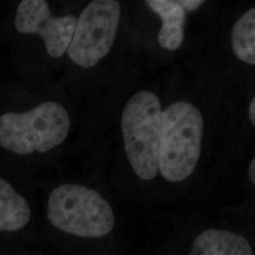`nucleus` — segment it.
Here are the masks:
<instances>
[{"instance_id": "nucleus-11", "label": "nucleus", "mask_w": 255, "mask_h": 255, "mask_svg": "<svg viewBox=\"0 0 255 255\" xmlns=\"http://www.w3.org/2000/svg\"><path fill=\"white\" fill-rule=\"evenodd\" d=\"M184 10H195L204 3L202 0H182L179 1Z\"/></svg>"}, {"instance_id": "nucleus-8", "label": "nucleus", "mask_w": 255, "mask_h": 255, "mask_svg": "<svg viewBox=\"0 0 255 255\" xmlns=\"http://www.w3.org/2000/svg\"><path fill=\"white\" fill-rule=\"evenodd\" d=\"M146 4L163 20L158 42L164 49L175 50L182 45L185 10L179 1L147 0Z\"/></svg>"}, {"instance_id": "nucleus-1", "label": "nucleus", "mask_w": 255, "mask_h": 255, "mask_svg": "<svg viewBox=\"0 0 255 255\" xmlns=\"http://www.w3.org/2000/svg\"><path fill=\"white\" fill-rule=\"evenodd\" d=\"M201 111L187 101H178L162 111L159 171L168 182L186 180L201 155L203 135Z\"/></svg>"}, {"instance_id": "nucleus-9", "label": "nucleus", "mask_w": 255, "mask_h": 255, "mask_svg": "<svg viewBox=\"0 0 255 255\" xmlns=\"http://www.w3.org/2000/svg\"><path fill=\"white\" fill-rule=\"evenodd\" d=\"M30 219V208L25 198L6 180L0 178V232H15Z\"/></svg>"}, {"instance_id": "nucleus-2", "label": "nucleus", "mask_w": 255, "mask_h": 255, "mask_svg": "<svg viewBox=\"0 0 255 255\" xmlns=\"http://www.w3.org/2000/svg\"><path fill=\"white\" fill-rule=\"evenodd\" d=\"M69 128L67 111L45 101L25 113L0 116V146L18 155L46 152L64 142Z\"/></svg>"}, {"instance_id": "nucleus-10", "label": "nucleus", "mask_w": 255, "mask_h": 255, "mask_svg": "<svg viewBox=\"0 0 255 255\" xmlns=\"http://www.w3.org/2000/svg\"><path fill=\"white\" fill-rule=\"evenodd\" d=\"M232 46L239 60L255 64V8L246 11L232 29Z\"/></svg>"}, {"instance_id": "nucleus-4", "label": "nucleus", "mask_w": 255, "mask_h": 255, "mask_svg": "<svg viewBox=\"0 0 255 255\" xmlns=\"http://www.w3.org/2000/svg\"><path fill=\"white\" fill-rule=\"evenodd\" d=\"M47 218L60 231L86 238L107 236L116 223L109 202L99 192L80 184H63L51 192Z\"/></svg>"}, {"instance_id": "nucleus-12", "label": "nucleus", "mask_w": 255, "mask_h": 255, "mask_svg": "<svg viewBox=\"0 0 255 255\" xmlns=\"http://www.w3.org/2000/svg\"><path fill=\"white\" fill-rule=\"evenodd\" d=\"M249 114H250V119L251 122L253 123V125L255 124V98H253V101L250 104V110H249Z\"/></svg>"}, {"instance_id": "nucleus-7", "label": "nucleus", "mask_w": 255, "mask_h": 255, "mask_svg": "<svg viewBox=\"0 0 255 255\" xmlns=\"http://www.w3.org/2000/svg\"><path fill=\"white\" fill-rule=\"evenodd\" d=\"M187 255H254L245 237L235 233L211 229L196 237Z\"/></svg>"}, {"instance_id": "nucleus-13", "label": "nucleus", "mask_w": 255, "mask_h": 255, "mask_svg": "<svg viewBox=\"0 0 255 255\" xmlns=\"http://www.w3.org/2000/svg\"><path fill=\"white\" fill-rule=\"evenodd\" d=\"M249 178L250 181L253 184H255V160L253 159L252 163L250 164V169H249Z\"/></svg>"}, {"instance_id": "nucleus-5", "label": "nucleus", "mask_w": 255, "mask_h": 255, "mask_svg": "<svg viewBox=\"0 0 255 255\" xmlns=\"http://www.w3.org/2000/svg\"><path fill=\"white\" fill-rule=\"evenodd\" d=\"M120 14L119 1L90 2L76 22L67 48L71 61L83 68H90L108 55L116 40Z\"/></svg>"}, {"instance_id": "nucleus-3", "label": "nucleus", "mask_w": 255, "mask_h": 255, "mask_svg": "<svg viewBox=\"0 0 255 255\" xmlns=\"http://www.w3.org/2000/svg\"><path fill=\"white\" fill-rule=\"evenodd\" d=\"M161 120V101L152 92L134 94L122 113L121 128L128 160L142 180H153L159 172Z\"/></svg>"}, {"instance_id": "nucleus-6", "label": "nucleus", "mask_w": 255, "mask_h": 255, "mask_svg": "<svg viewBox=\"0 0 255 255\" xmlns=\"http://www.w3.org/2000/svg\"><path fill=\"white\" fill-rule=\"evenodd\" d=\"M77 18L73 15L55 17L45 0H24L17 7L15 28L23 34H38L43 38L46 52L61 58L71 43Z\"/></svg>"}]
</instances>
